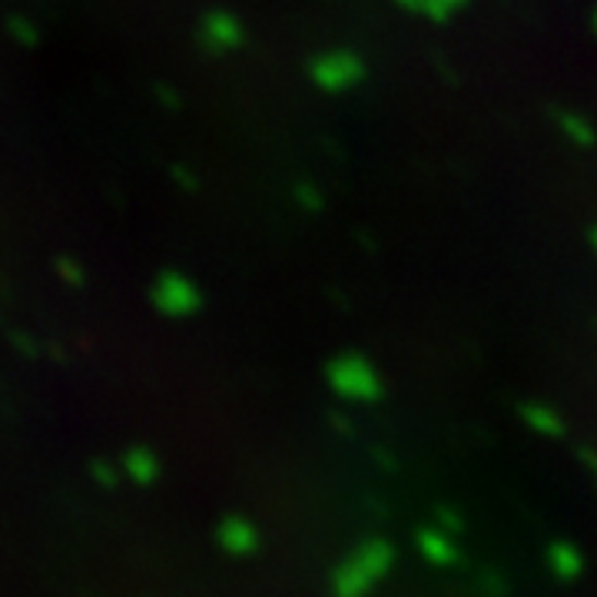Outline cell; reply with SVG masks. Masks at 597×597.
Segmentation results:
<instances>
[{"label":"cell","mask_w":597,"mask_h":597,"mask_svg":"<svg viewBox=\"0 0 597 597\" xmlns=\"http://www.w3.org/2000/svg\"><path fill=\"white\" fill-rule=\"evenodd\" d=\"M590 27H594V34H597V11H594V21H590Z\"/></svg>","instance_id":"5"},{"label":"cell","mask_w":597,"mask_h":597,"mask_svg":"<svg viewBox=\"0 0 597 597\" xmlns=\"http://www.w3.org/2000/svg\"><path fill=\"white\" fill-rule=\"evenodd\" d=\"M522 415H525V422H528L535 432H541L545 438H558V435H564V422H561V415H558L554 409H548V406H525V409H522Z\"/></svg>","instance_id":"2"},{"label":"cell","mask_w":597,"mask_h":597,"mask_svg":"<svg viewBox=\"0 0 597 597\" xmlns=\"http://www.w3.org/2000/svg\"><path fill=\"white\" fill-rule=\"evenodd\" d=\"M590 243H594V253H597V226H594V233H590Z\"/></svg>","instance_id":"4"},{"label":"cell","mask_w":597,"mask_h":597,"mask_svg":"<svg viewBox=\"0 0 597 597\" xmlns=\"http://www.w3.org/2000/svg\"><path fill=\"white\" fill-rule=\"evenodd\" d=\"M558 127L574 147H590L594 143V127L577 114H558Z\"/></svg>","instance_id":"3"},{"label":"cell","mask_w":597,"mask_h":597,"mask_svg":"<svg viewBox=\"0 0 597 597\" xmlns=\"http://www.w3.org/2000/svg\"><path fill=\"white\" fill-rule=\"evenodd\" d=\"M548 564H551V571L561 577V581H574V577H581V571H584V554L574 548V545H551L548 548Z\"/></svg>","instance_id":"1"}]
</instances>
